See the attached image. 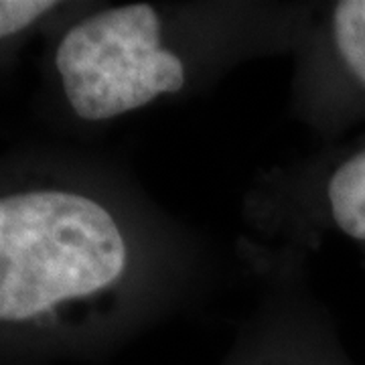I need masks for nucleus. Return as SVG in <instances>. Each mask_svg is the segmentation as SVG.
<instances>
[{
  "label": "nucleus",
  "instance_id": "1",
  "mask_svg": "<svg viewBox=\"0 0 365 365\" xmlns=\"http://www.w3.org/2000/svg\"><path fill=\"white\" fill-rule=\"evenodd\" d=\"M182 270L181 240L114 173L63 153L0 158V345L116 333Z\"/></svg>",
  "mask_w": 365,
  "mask_h": 365
},
{
  "label": "nucleus",
  "instance_id": "2",
  "mask_svg": "<svg viewBox=\"0 0 365 365\" xmlns=\"http://www.w3.org/2000/svg\"><path fill=\"white\" fill-rule=\"evenodd\" d=\"M302 16L276 25L244 4L86 2L49 35L47 78L67 120L100 126L201 88L266 43H297Z\"/></svg>",
  "mask_w": 365,
  "mask_h": 365
},
{
  "label": "nucleus",
  "instance_id": "3",
  "mask_svg": "<svg viewBox=\"0 0 365 365\" xmlns=\"http://www.w3.org/2000/svg\"><path fill=\"white\" fill-rule=\"evenodd\" d=\"M294 47L297 116L327 138L365 122V0L311 6Z\"/></svg>",
  "mask_w": 365,
  "mask_h": 365
},
{
  "label": "nucleus",
  "instance_id": "4",
  "mask_svg": "<svg viewBox=\"0 0 365 365\" xmlns=\"http://www.w3.org/2000/svg\"><path fill=\"white\" fill-rule=\"evenodd\" d=\"M268 191L264 205H258L266 220L280 217L287 227L297 223L307 244L314 235H337L361 254L365 264V130L333 144L280 189Z\"/></svg>",
  "mask_w": 365,
  "mask_h": 365
},
{
  "label": "nucleus",
  "instance_id": "5",
  "mask_svg": "<svg viewBox=\"0 0 365 365\" xmlns=\"http://www.w3.org/2000/svg\"><path fill=\"white\" fill-rule=\"evenodd\" d=\"M86 2L0 0V66L19 55L37 35H51Z\"/></svg>",
  "mask_w": 365,
  "mask_h": 365
}]
</instances>
